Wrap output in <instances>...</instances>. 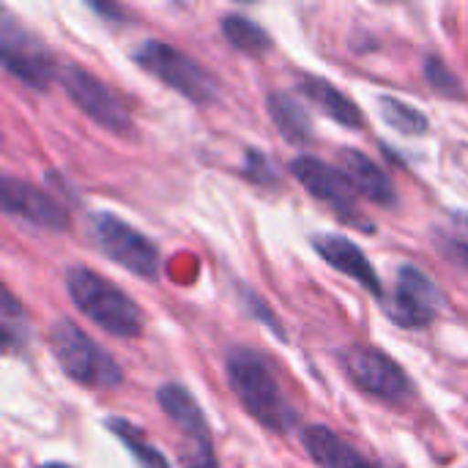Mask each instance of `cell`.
I'll use <instances>...</instances> for the list:
<instances>
[{
	"instance_id": "d4e9b609",
	"label": "cell",
	"mask_w": 468,
	"mask_h": 468,
	"mask_svg": "<svg viewBox=\"0 0 468 468\" xmlns=\"http://www.w3.org/2000/svg\"><path fill=\"white\" fill-rule=\"evenodd\" d=\"M41 468H69V466H63V463H49V466H41Z\"/></svg>"
},
{
	"instance_id": "ffe728a7",
	"label": "cell",
	"mask_w": 468,
	"mask_h": 468,
	"mask_svg": "<svg viewBox=\"0 0 468 468\" xmlns=\"http://www.w3.org/2000/svg\"><path fill=\"white\" fill-rule=\"evenodd\" d=\"M0 326H3V346H5V351H22L27 346V340H30L27 313L22 310V304L8 291H3Z\"/></svg>"
},
{
	"instance_id": "5bb4252c",
	"label": "cell",
	"mask_w": 468,
	"mask_h": 468,
	"mask_svg": "<svg viewBox=\"0 0 468 468\" xmlns=\"http://www.w3.org/2000/svg\"><path fill=\"white\" fill-rule=\"evenodd\" d=\"M156 400H159L162 411L189 436L192 447H211L208 422L203 417V409L189 395V389H184L181 384H165L156 392Z\"/></svg>"
},
{
	"instance_id": "3957f363",
	"label": "cell",
	"mask_w": 468,
	"mask_h": 468,
	"mask_svg": "<svg viewBox=\"0 0 468 468\" xmlns=\"http://www.w3.org/2000/svg\"><path fill=\"white\" fill-rule=\"evenodd\" d=\"M49 351H52L58 367L80 387L104 392V389H115L123 381L121 365L71 321L52 324Z\"/></svg>"
},
{
	"instance_id": "d6986e66",
	"label": "cell",
	"mask_w": 468,
	"mask_h": 468,
	"mask_svg": "<svg viewBox=\"0 0 468 468\" xmlns=\"http://www.w3.org/2000/svg\"><path fill=\"white\" fill-rule=\"evenodd\" d=\"M378 110H381V118L398 129L400 134H425L428 132V115L417 107H411L409 101L403 99H395V96H381L378 99Z\"/></svg>"
},
{
	"instance_id": "30bf717a",
	"label": "cell",
	"mask_w": 468,
	"mask_h": 468,
	"mask_svg": "<svg viewBox=\"0 0 468 468\" xmlns=\"http://www.w3.org/2000/svg\"><path fill=\"white\" fill-rule=\"evenodd\" d=\"M348 378L367 395L387 403H406L414 395V387L403 367L378 348H351L343 356Z\"/></svg>"
},
{
	"instance_id": "7402d4cb",
	"label": "cell",
	"mask_w": 468,
	"mask_h": 468,
	"mask_svg": "<svg viewBox=\"0 0 468 468\" xmlns=\"http://www.w3.org/2000/svg\"><path fill=\"white\" fill-rule=\"evenodd\" d=\"M425 77L431 82V88L439 93V96H447V99H461L463 96V82L458 74H452V69L441 60V58H428L425 63Z\"/></svg>"
},
{
	"instance_id": "52a82bcc",
	"label": "cell",
	"mask_w": 468,
	"mask_h": 468,
	"mask_svg": "<svg viewBox=\"0 0 468 468\" xmlns=\"http://www.w3.org/2000/svg\"><path fill=\"white\" fill-rule=\"evenodd\" d=\"M0 58L5 71L33 90H47L49 82L58 80V63L52 52L44 47V41L19 27L8 11H3L0 22Z\"/></svg>"
},
{
	"instance_id": "9a60e30c",
	"label": "cell",
	"mask_w": 468,
	"mask_h": 468,
	"mask_svg": "<svg viewBox=\"0 0 468 468\" xmlns=\"http://www.w3.org/2000/svg\"><path fill=\"white\" fill-rule=\"evenodd\" d=\"M302 439L304 450L321 468H387L367 461L359 450H354L346 439L324 425H310Z\"/></svg>"
},
{
	"instance_id": "603a6c76",
	"label": "cell",
	"mask_w": 468,
	"mask_h": 468,
	"mask_svg": "<svg viewBox=\"0 0 468 468\" xmlns=\"http://www.w3.org/2000/svg\"><path fill=\"white\" fill-rule=\"evenodd\" d=\"M244 176H247L250 181H255V184H263V186H274V184L280 181V176H277L274 165L269 162V156L261 154V151H255V148L247 151Z\"/></svg>"
},
{
	"instance_id": "6da1fadb",
	"label": "cell",
	"mask_w": 468,
	"mask_h": 468,
	"mask_svg": "<svg viewBox=\"0 0 468 468\" xmlns=\"http://www.w3.org/2000/svg\"><path fill=\"white\" fill-rule=\"evenodd\" d=\"M228 381L247 414L271 433H288L296 422L269 362L252 348H236L228 356Z\"/></svg>"
},
{
	"instance_id": "e0dca14e",
	"label": "cell",
	"mask_w": 468,
	"mask_h": 468,
	"mask_svg": "<svg viewBox=\"0 0 468 468\" xmlns=\"http://www.w3.org/2000/svg\"><path fill=\"white\" fill-rule=\"evenodd\" d=\"M269 115L274 121V126L280 129V134L296 145H304L313 140V123L310 115L304 112V107L288 96V93H269Z\"/></svg>"
},
{
	"instance_id": "4fadbf2b",
	"label": "cell",
	"mask_w": 468,
	"mask_h": 468,
	"mask_svg": "<svg viewBox=\"0 0 468 468\" xmlns=\"http://www.w3.org/2000/svg\"><path fill=\"white\" fill-rule=\"evenodd\" d=\"M315 252L337 271H343L346 277L356 280L365 291H370L373 296H384L381 280L373 269V263L367 261V255L348 239L343 236H315L313 241Z\"/></svg>"
},
{
	"instance_id": "ac0fdd59",
	"label": "cell",
	"mask_w": 468,
	"mask_h": 468,
	"mask_svg": "<svg viewBox=\"0 0 468 468\" xmlns=\"http://www.w3.org/2000/svg\"><path fill=\"white\" fill-rule=\"evenodd\" d=\"M222 33H225V38L230 41L233 49L247 52V55H263L271 47L269 33L244 14H228L222 19Z\"/></svg>"
},
{
	"instance_id": "9c48e42d",
	"label": "cell",
	"mask_w": 468,
	"mask_h": 468,
	"mask_svg": "<svg viewBox=\"0 0 468 468\" xmlns=\"http://www.w3.org/2000/svg\"><path fill=\"white\" fill-rule=\"evenodd\" d=\"M291 173L313 197H318L324 206H329L343 222H351L362 230H373V225L362 222L365 217L359 211L356 189L340 170L329 167L326 162H321L315 156H299L291 162Z\"/></svg>"
},
{
	"instance_id": "44dd1931",
	"label": "cell",
	"mask_w": 468,
	"mask_h": 468,
	"mask_svg": "<svg viewBox=\"0 0 468 468\" xmlns=\"http://www.w3.org/2000/svg\"><path fill=\"white\" fill-rule=\"evenodd\" d=\"M107 428L121 439V444L132 452L137 468H170V463L165 461V455L156 450V447H148L140 436L137 428H132L129 422L123 420H107Z\"/></svg>"
},
{
	"instance_id": "277c9868",
	"label": "cell",
	"mask_w": 468,
	"mask_h": 468,
	"mask_svg": "<svg viewBox=\"0 0 468 468\" xmlns=\"http://www.w3.org/2000/svg\"><path fill=\"white\" fill-rule=\"evenodd\" d=\"M134 60L143 71L154 74L159 82L195 104H214L219 99V82L214 74L165 41H143L134 49Z\"/></svg>"
},
{
	"instance_id": "5b68a950",
	"label": "cell",
	"mask_w": 468,
	"mask_h": 468,
	"mask_svg": "<svg viewBox=\"0 0 468 468\" xmlns=\"http://www.w3.org/2000/svg\"><path fill=\"white\" fill-rule=\"evenodd\" d=\"M88 230L104 258L137 274L140 280H148V282L159 280V252L154 241L143 236L137 228L126 225L115 214H93Z\"/></svg>"
},
{
	"instance_id": "8fae6325",
	"label": "cell",
	"mask_w": 468,
	"mask_h": 468,
	"mask_svg": "<svg viewBox=\"0 0 468 468\" xmlns=\"http://www.w3.org/2000/svg\"><path fill=\"white\" fill-rule=\"evenodd\" d=\"M0 206L5 214L19 217L41 230L60 233L69 228V214L55 197H49L47 192H41L33 184L19 181L14 176H3V181H0Z\"/></svg>"
},
{
	"instance_id": "ba28073f",
	"label": "cell",
	"mask_w": 468,
	"mask_h": 468,
	"mask_svg": "<svg viewBox=\"0 0 468 468\" xmlns=\"http://www.w3.org/2000/svg\"><path fill=\"white\" fill-rule=\"evenodd\" d=\"M444 307V293L439 285L417 266L403 263L398 269L395 291L387 299V315L403 329L431 326Z\"/></svg>"
},
{
	"instance_id": "cb8c5ba5",
	"label": "cell",
	"mask_w": 468,
	"mask_h": 468,
	"mask_svg": "<svg viewBox=\"0 0 468 468\" xmlns=\"http://www.w3.org/2000/svg\"><path fill=\"white\" fill-rule=\"evenodd\" d=\"M444 252H447L452 261H458V266L468 269V244L466 241H444Z\"/></svg>"
},
{
	"instance_id": "2e32d148",
	"label": "cell",
	"mask_w": 468,
	"mask_h": 468,
	"mask_svg": "<svg viewBox=\"0 0 468 468\" xmlns=\"http://www.w3.org/2000/svg\"><path fill=\"white\" fill-rule=\"evenodd\" d=\"M299 90L302 96H307L324 115H329L332 121L348 126V129H359L362 126V112L359 107L329 80L321 77H302L299 80Z\"/></svg>"
},
{
	"instance_id": "8992f818",
	"label": "cell",
	"mask_w": 468,
	"mask_h": 468,
	"mask_svg": "<svg viewBox=\"0 0 468 468\" xmlns=\"http://www.w3.org/2000/svg\"><path fill=\"white\" fill-rule=\"evenodd\" d=\"M58 82L66 96L80 107V112H85L93 123L104 126L112 134H126L134 129L126 101L96 74L85 71L77 63H63L58 66Z\"/></svg>"
},
{
	"instance_id": "7c38bea8",
	"label": "cell",
	"mask_w": 468,
	"mask_h": 468,
	"mask_svg": "<svg viewBox=\"0 0 468 468\" xmlns=\"http://www.w3.org/2000/svg\"><path fill=\"white\" fill-rule=\"evenodd\" d=\"M337 162H340V173L351 181L356 195H365L370 203H376L381 208H392L398 203L395 184L367 154H362L356 148H343Z\"/></svg>"
},
{
	"instance_id": "7a4b0ae2",
	"label": "cell",
	"mask_w": 468,
	"mask_h": 468,
	"mask_svg": "<svg viewBox=\"0 0 468 468\" xmlns=\"http://www.w3.org/2000/svg\"><path fill=\"white\" fill-rule=\"evenodd\" d=\"M66 291L77 304V310L107 335L129 340L143 332L145 321L140 307L121 288L107 282L101 274L85 266H71L66 271Z\"/></svg>"
}]
</instances>
